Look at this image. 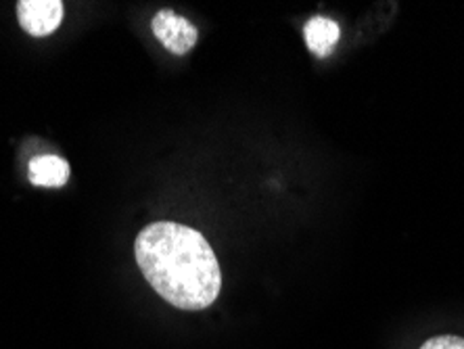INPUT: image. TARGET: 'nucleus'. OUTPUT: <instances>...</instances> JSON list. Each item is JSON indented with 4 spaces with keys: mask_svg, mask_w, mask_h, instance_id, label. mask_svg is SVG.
Returning a JSON list of instances; mask_svg holds the SVG:
<instances>
[{
    "mask_svg": "<svg viewBox=\"0 0 464 349\" xmlns=\"http://www.w3.org/2000/svg\"><path fill=\"white\" fill-rule=\"evenodd\" d=\"M147 283L180 310H206L222 289V272L206 237L190 226L153 222L134 241Z\"/></svg>",
    "mask_w": 464,
    "mask_h": 349,
    "instance_id": "obj_1",
    "label": "nucleus"
},
{
    "mask_svg": "<svg viewBox=\"0 0 464 349\" xmlns=\"http://www.w3.org/2000/svg\"><path fill=\"white\" fill-rule=\"evenodd\" d=\"M151 30L155 38L174 54H187L188 51L195 49L197 40H199L197 27L188 19L180 17L179 13L169 9H161L155 13V17L151 19Z\"/></svg>",
    "mask_w": 464,
    "mask_h": 349,
    "instance_id": "obj_2",
    "label": "nucleus"
},
{
    "mask_svg": "<svg viewBox=\"0 0 464 349\" xmlns=\"http://www.w3.org/2000/svg\"><path fill=\"white\" fill-rule=\"evenodd\" d=\"M17 19L30 36H49L63 22V3L61 0H19Z\"/></svg>",
    "mask_w": 464,
    "mask_h": 349,
    "instance_id": "obj_3",
    "label": "nucleus"
},
{
    "mask_svg": "<svg viewBox=\"0 0 464 349\" xmlns=\"http://www.w3.org/2000/svg\"><path fill=\"white\" fill-rule=\"evenodd\" d=\"M304 36L310 53L316 54L318 59H326L331 57L333 51L337 49V43L341 38V27L337 22H333L329 17L316 15L305 24Z\"/></svg>",
    "mask_w": 464,
    "mask_h": 349,
    "instance_id": "obj_4",
    "label": "nucleus"
},
{
    "mask_svg": "<svg viewBox=\"0 0 464 349\" xmlns=\"http://www.w3.org/2000/svg\"><path fill=\"white\" fill-rule=\"evenodd\" d=\"M30 182L44 189H61L70 180V163L59 155H38L30 161Z\"/></svg>",
    "mask_w": 464,
    "mask_h": 349,
    "instance_id": "obj_5",
    "label": "nucleus"
},
{
    "mask_svg": "<svg viewBox=\"0 0 464 349\" xmlns=\"http://www.w3.org/2000/svg\"><path fill=\"white\" fill-rule=\"evenodd\" d=\"M420 349H464V339L454 337V334H443V337L425 341V345Z\"/></svg>",
    "mask_w": 464,
    "mask_h": 349,
    "instance_id": "obj_6",
    "label": "nucleus"
}]
</instances>
